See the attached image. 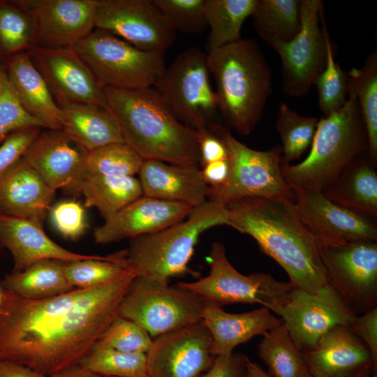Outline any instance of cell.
Segmentation results:
<instances>
[{
  "instance_id": "cell-39",
  "label": "cell",
  "mask_w": 377,
  "mask_h": 377,
  "mask_svg": "<svg viewBox=\"0 0 377 377\" xmlns=\"http://www.w3.org/2000/svg\"><path fill=\"white\" fill-rule=\"evenodd\" d=\"M79 364L102 377H148L146 353L123 352L97 343Z\"/></svg>"
},
{
  "instance_id": "cell-21",
  "label": "cell",
  "mask_w": 377,
  "mask_h": 377,
  "mask_svg": "<svg viewBox=\"0 0 377 377\" xmlns=\"http://www.w3.org/2000/svg\"><path fill=\"white\" fill-rule=\"evenodd\" d=\"M303 354L311 377H361L377 371L368 348L345 326L333 327Z\"/></svg>"
},
{
  "instance_id": "cell-6",
  "label": "cell",
  "mask_w": 377,
  "mask_h": 377,
  "mask_svg": "<svg viewBox=\"0 0 377 377\" xmlns=\"http://www.w3.org/2000/svg\"><path fill=\"white\" fill-rule=\"evenodd\" d=\"M230 226L225 204L207 200L193 208L183 221L160 231L131 239L128 262L137 276L168 283L171 277L191 274L197 276L188 263L200 235L207 230Z\"/></svg>"
},
{
  "instance_id": "cell-5",
  "label": "cell",
  "mask_w": 377,
  "mask_h": 377,
  "mask_svg": "<svg viewBox=\"0 0 377 377\" xmlns=\"http://www.w3.org/2000/svg\"><path fill=\"white\" fill-rule=\"evenodd\" d=\"M308 156L295 165L281 162L286 182L293 188L324 193L354 161L367 154L368 142L356 94L337 112L318 120Z\"/></svg>"
},
{
  "instance_id": "cell-46",
  "label": "cell",
  "mask_w": 377,
  "mask_h": 377,
  "mask_svg": "<svg viewBox=\"0 0 377 377\" xmlns=\"http://www.w3.org/2000/svg\"><path fill=\"white\" fill-rule=\"evenodd\" d=\"M40 128H29L10 134L0 145V177L17 160L36 137Z\"/></svg>"
},
{
  "instance_id": "cell-25",
  "label": "cell",
  "mask_w": 377,
  "mask_h": 377,
  "mask_svg": "<svg viewBox=\"0 0 377 377\" xmlns=\"http://www.w3.org/2000/svg\"><path fill=\"white\" fill-rule=\"evenodd\" d=\"M138 174L145 196L181 202L193 208L207 200L209 186L200 167L144 159Z\"/></svg>"
},
{
  "instance_id": "cell-27",
  "label": "cell",
  "mask_w": 377,
  "mask_h": 377,
  "mask_svg": "<svg viewBox=\"0 0 377 377\" xmlns=\"http://www.w3.org/2000/svg\"><path fill=\"white\" fill-rule=\"evenodd\" d=\"M8 81L24 109L46 128L62 129V112L28 52L14 54L8 64Z\"/></svg>"
},
{
  "instance_id": "cell-36",
  "label": "cell",
  "mask_w": 377,
  "mask_h": 377,
  "mask_svg": "<svg viewBox=\"0 0 377 377\" xmlns=\"http://www.w3.org/2000/svg\"><path fill=\"white\" fill-rule=\"evenodd\" d=\"M364 121L368 142L367 156L377 164V52L374 51L360 68L348 72Z\"/></svg>"
},
{
  "instance_id": "cell-44",
  "label": "cell",
  "mask_w": 377,
  "mask_h": 377,
  "mask_svg": "<svg viewBox=\"0 0 377 377\" xmlns=\"http://www.w3.org/2000/svg\"><path fill=\"white\" fill-rule=\"evenodd\" d=\"M36 127L45 126L24 109L5 73L0 86V142L13 132Z\"/></svg>"
},
{
  "instance_id": "cell-16",
  "label": "cell",
  "mask_w": 377,
  "mask_h": 377,
  "mask_svg": "<svg viewBox=\"0 0 377 377\" xmlns=\"http://www.w3.org/2000/svg\"><path fill=\"white\" fill-rule=\"evenodd\" d=\"M212 345L202 320L155 338L146 353L148 377H202L216 357Z\"/></svg>"
},
{
  "instance_id": "cell-52",
  "label": "cell",
  "mask_w": 377,
  "mask_h": 377,
  "mask_svg": "<svg viewBox=\"0 0 377 377\" xmlns=\"http://www.w3.org/2000/svg\"><path fill=\"white\" fill-rule=\"evenodd\" d=\"M50 377H102L80 364L74 365L61 371H59Z\"/></svg>"
},
{
  "instance_id": "cell-2",
  "label": "cell",
  "mask_w": 377,
  "mask_h": 377,
  "mask_svg": "<svg viewBox=\"0 0 377 377\" xmlns=\"http://www.w3.org/2000/svg\"><path fill=\"white\" fill-rule=\"evenodd\" d=\"M230 226L251 236L287 273L293 288L313 293L327 285L318 243L294 200L247 197L225 204Z\"/></svg>"
},
{
  "instance_id": "cell-40",
  "label": "cell",
  "mask_w": 377,
  "mask_h": 377,
  "mask_svg": "<svg viewBox=\"0 0 377 377\" xmlns=\"http://www.w3.org/2000/svg\"><path fill=\"white\" fill-rule=\"evenodd\" d=\"M314 84L317 88L319 109L323 117L337 112L345 105L350 90V77L334 59L330 34L327 36L325 67Z\"/></svg>"
},
{
  "instance_id": "cell-30",
  "label": "cell",
  "mask_w": 377,
  "mask_h": 377,
  "mask_svg": "<svg viewBox=\"0 0 377 377\" xmlns=\"http://www.w3.org/2000/svg\"><path fill=\"white\" fill-rule=\"evenodd\" d=\"M68 192L81 193L84 206L96 208L105 220L143 195L140 182L135 176H89Z\"/></svg>"
},
{
  "instance_id": "cell-13",
  "label": "cell",
  "mask_w": 377,
  "mask_h": 377,
  "mask_svg": "<svg viewBox=\"0 0 377 377\" xmlns=\"http://www.w3.org/2000/svg\"><path fill=\"white\" fill-rule=\"evenodd\" d=\"M301 28L288 42L269 44L281 60L282 87L292 97L306 95L325 67L327 36L322 1L302 0Z\"/></svg>"
},
{
  "instance_id": "cell-55",
  "label": "cell",
  "mask_w": 377,
  "mask_h": 377,
  "mask_svg": "<svg viewBox=\"0 0 377 377\" xmlns=\"http://www.w3.org/2000/svg\"><path fill=\"white\" fill-rule=\"evenodd\" d=\"M5 73L1 71V69L0 68V86H1V84L2 82V80H3V75H4Z\"/></svg>"
},
{
  "instance_id": "cell-54",
  "label": "cell",
  "mask_w": 377,
  "mask_h": 377,
  "mask_svg": "<svg viewBox=\"0 0 377 377\" xmlns=\"http://www.w3.org/2000/svg\"><path fill=\"white\" fill-rule=\"evenodd\" d=\"M361 377H377V373L371 371L363 375Z\"/></svg>"
},
{
  "instance_id": "cell-10",
  "label": "cell",
  "mask_w": 377,
  "mask_h": 377,
  "mask_svg": "<svg viewBox=\"0 0 377 377\" xmlns=\"http://www.w3.org/2000/svg\"><path fill=\"white\" fill-rule=\"evenodd\" d=\"M207 300L168 283L136 276L119 309V316L144 328L153 338L202 320Z\"/></svg>"
},
{
  "instance_id": "cell-15",
  "label": "cell",
  "mask_w": 377,
  "mask_h": 377,
  "mask_svg": "<svg viewBox=\"0 0 377 377\" xmlns=\"http://www.w3.org/2000/svg\"><path fill=\"white\" fill-rule=\"evenodd\" d=\"M278 316L303 353L314 348L329 330L348 327L357 316L329 284L313 293L293 288Z\"/></svg>"
},
{
  "instance_id": "cell-42",
  "label": "cell",
  "mask_w": 377,
  "mask_h": 377,
  "mask_svg": "<svg viewBox=\"0 0 377 377\" xmlns=\"http://www.w3.org/2000/svg\"><path fill=\"white\" fill-rule=\"evenodd\" d=\"M205 0H153L175 31L200 34L207 28Z\"/></svg>"
},
{
  "instance_id": "cell-51",
  "label": "cell",
  "mask_w": 377,
  "mask_h": 377,
  "mask_svg": "<svg viewBox=\"0 0 377 377\" xmlns=\"http://www.w3.org/2000/svg\"><path fill=\"white\" fill-rule=\"evenodd\" d=\"M0 377H45L24 365L0 360Z\"/></svg>"
},
{
  "instance_id": "cell-33",
  "label": "cell",
  "mask_w": 377,
  "mask_h": 377,
  "mask_svg": "<svg viewBox=\"0 0 377 377\" xmlns=\"http://www.w3.org/2000/svg\"><path fill=\"white\" fill-rule=\"evenodd\" d=\"M258 355L272 377H311L303 352L283 323L263 334Z\"/></svg>"
},
{
  "instance_id": "cell-7",
  "label": "cell",
  "mask_w": 377,
  "mask_h": 377,
  "mask_svg": "<svg viewBox=\"0 0 377 377\" xmlns=\"http://www.w3.org/2000/svg\"><path fill=\"white\" fill-rule=\"evenodd\" d=\"M71 48L102 87L153 88L166 68L164 52L139 50L99 29H94Z\"/></svg>"
},
{
  "instance_id": "cell-18",
  "label": "cell",
  "mask_w": 377,
  "mask_h": 377,
  "mask_svg": "<svg viewBox=\"0 0 377 377\" xmlns=\"http://www.w3.org/2000/svg\"><path fill=\"white\" fill-rule=\"evenodd\" d=\"M291 188L295 210L318 241L376 242V225L362 214L335 204L322 193Z\"/></svg>"
},
{
  "instance_id": "cell-12",
  "label": "cell",
  "mask_w": 377,
  "mask_h": 377,
  "mask_svg": "<svg viewBox=\"0 0 377 377\" xmlns=\"http://www.w3.org/2000/svg\"><path fill=\"white\" fill-rule=\"evenodd\" d=\"M318 243L327 283L348 307L357 316L376 308V242Z\"/></svg>"
},
{
  "instance_id": "cell-29",
  "label": "cell",
  "mask_w": 377,
  "mask_h": 377,
  "mask_svg": "<svg viewBox=\"0 0 377 377\" xmlns=\"http://www.w3.org/2000/svg\"><path fill=\"white\" fill-rule=\"evenodd\" d=\"M364 154L354 161L323 193L329 200L352 211L377 216V172Z\"/></svg>"
},
{
  "instance_id": "cell-20",
  "label": "cell",
  "mask_w": 377,
  "mask_h": 377,
  "mask_svg": "<svg viewBox=\"0 0 377 377\" xmlns=\"http://www.w3.org/2000/svg\"><path fill=\"white\" fill-rule=\"evenodd\" d=\"M193 209L186 204L142 195L96 227L94 240L106 244L154 233L184 220Z\"/></svg>"
},
{
  "instance_id": "cell-19",
  "label": "cell",
  "mask_w": 377,
  "mask_h": 377,
  "mask_svg": "<svg viewBox=\"0 0 377 377\" xmlns=\"http://www.w3.org/2000/svg\"><path fill=\"white\" fill-rule=\"evenodd\" d=\"M43 47H71L95 29L97 0H20Z\"/></svg>"
},
{
  "instance_id": "cell-49",
  "label": "cell",
  "mask_w": 377,
  "mask_h": 377,
  "mask_svg": "<svg viewBox=\"0 0 377 377\" xmlns=\"http://www.w3.org/2000/svg\"><path fill=\"white\" fill-rule=\"evenodd\" d=\"M242 353L216 356L210 369L202 377H246V361Z\"/></svg>"
},
{
  "instance_id": "cell-22",
  "label": "cell",
  "mask_w": 377,
  "mask_h": 377,
  "mask_svg": "<svg viewBox=\"0 0 377 377\" xmlns=\"http://www.w3.org/2000/svg\"><path fill=\"white\" fill-rule=\"evenodd\" d=\"M87 154L62 129L39 131L22 158L54 191L75 181Z\"/></svg>"
},
{
  "instance_id": "cell-11",
  "label": "cell",
  "mask_w": 377,
  "mask_h": 377,
  "mask_svg": "<svg viewBox=\"0 0 377 377\" xmlns=\"http://www.w3.org/2000/svg\"><path fill=\"white\" fill-rule=\"evenodd\" d=\"M216 128L228 149L231 173L224 186L209 187L208 200L223 204L247 197L294 200L293 191L281 172V147L274 146L267 151L255 150L237 140L220 125L216 124Z\"/></svg>"
},
{
  "instance_id": "cell-50",
  "label": "cell",
  "mask_w": 377,
  "mask_h": 377,
  "mask_svg": "<svg viewBox=\"0 0 377 377\" xmlns=\"http://www.w3.org/2000/svg\"><path fill=\"white\" fill-rule=\"evenodd\" d=\"M202 177L211 188L224 186L228 181L231 173V164L229 158L209 163L202 167Z\"/></svg>"
},
{
  "instance_id": "cell-41",
  "label": "cell",
  "mask_w": 377,
  "mask_h": 377,
  "mask_svg": "<svg viewBox=\"0 0 377 377\" xmlns=\"http://www.w3.org/2000/svg\"><path fill=\"white\" fill-rule=\"evenodd\" d=\"M13 2L0 4V48L16 54L36 41V29L31 16Z\"/></svg>"
},
{
  "instance_id": "cell-32",
  "label": "cell",
  "mask_w": 377,
  "mask_h": 377,
  "mask_svg": "<svg viewBox=\"0 0 377 377\" xmlns=\"http://www.w3.org/2000/svg\"><path fill=\"white\" fill-rule=\"evenodd\" d=\"M258 0H205V15L209 29L207 52L242 39L244 21L252 15Z\"/></svg>"
},
{
  "instance_id": "cell-35",
  "label": "cell",
  "mask_w": 377,
  "mask_h": 377,
  "mask_svg": "<svg viewBox=\"0 0 377 377\" xmlns=\"http://www.w3.org/2000/svg\"><path fill=\"white\" fill-rule=\"evenodd\" d=\"M133 272L128 260L127 249L64 264V274L68 282L78 289L101 286Z\"/></svg>"
},
{
  "instance_id": "cell-4",
  "label": "cell",
  "mask_w": 377,
  "mask_h": 377,
  "mask_svg": "<svg viewBox=\"0 0 377 377\" xmlns=\"http://www.w3.org/2000/svg\"><path fill=\"white\" fill-rule=\"evenodd\" d=\"M219 111L237 133L250 134L272 91V72L258 45L243 39L207 53Z\"/></svg>"
},
{
  "instance_id": "cell-26",
  "label": "cell",
  "mask_w": 377,
  "mask_h": 377,
  "mask_svg": "<svg viewBox=\"0 0 377 377\" xmlns=\"http://www.w3.org/2000/svg\"><path fill=\"white\" fill-rule=\"evenodd\" d=\"M271 311L262 306L247 312L231 313L221 305L207 301L202 321L212 335V355H229L239 344L281 325L283 320Z\"/></svg>"
},
{
  "instance_id": "cell-1",
  "label": "cell",
  "mask_w": 377,
  "mask_h": 377,
  "mask_svg": "<svg viewBox=\"0 0 377 377\" xmlns=\"http://www.w3.org/2000/svg\"><path fill=\"white\" fill-rule=\"evenodd\" d=\"M136 276L133 272L101 286L43 300L1 288L0 360L45 377L79 364L119 316Z\"/></svg>"
},
{
  "instance_id": "cell-3",
  "label": "cell",
  "mask_w": 377,
  "mask_h": 377,
  "mask_svg": "<svg viewBox=\"0 0 377 377\" xmlns=\"http://www.w3.org/2000/svg\"><path fill=\"white\" fill-rule=\"evenodd\" d=\"M103 90L124 142L143 159L200 167L197 131L179 121L155 89Z\"/></svg>"
},
{
  "instance_id": "cell-23",
  "label": "cell",
  "mask_w": 377,
  "mask_h": 377,
  "mask_svg": "<svg viewBox=\"0 0 377 377\" xmlns=\"http://www.w3.org/2000/svg\"><path fill=\"white\" fill-rule=\"evenodd\" d=\"M42 227L29 219L0 214V245L10 251L13 272L22 271L44 260L71 263L97 256L78 253L61 246L45 234Z\"/></svg>"
},
{
  "instance_id": "cell-24",
  "label": "cell",
  "mask_w": 377,
  "mask_h": 377,
  "mask_svg": "<svg viewBox=\"0 0 377 377\" xmlns=\"http://www.w3.org/2000/svg\"><path fill=\"white\" fill-rule=\"evenodd\" d=\"M54 193L20 158L0 177V214L43 225Z\"/></svg>"
},
{
  "instance_id": "cell-47",
  "label": "cell",
  "mask_w": 377,
  "mask_h": 377,
  "mask_svg": "<svg viewBox=\"0 0 377 377\" xmlns=\"http://www.w3.org/2000/svg\"><path fill=\"white\" fill-rule=\"evenodd\" d=\"M200 153V165L229 158L225 141L216 128V124L197 131Z\"/></svg>"
},
{
  "instance_id": "cell-37",
  "label": "cell",
  "mask_w": 377,
  "mask_h": 377,
  "mask_svg": "<svg viewBox=\"0 0 377 377\" xmlns=\"http://www.w3.org/2000/svg\"><path fill=\"white\" fill-rule=\"evenodd\" d=\"M143 158L125 143H112L87 152L79 174L68 191L77 182L89 176H134Z\"/></svg>"
},
{
  "instance_id": "cell-43",
  "label": "cell",
  "mask_w": 377,
  "mask_h": 377,
  "mask_svg": "<svg viewBox=\"0 0 377 377\" xmlns=\"http://www.w3.org/2000/svg\"><path fill=\"white\" fill-rule=\"evenodd\" d=\"M152 341L149 333L140 325L118 316L96 343L123 352L147 353Z\"/></svg>"
},
{
  "instance_id": "cell-56",
  "label": "cell",
  "mask_w": 377,
  "mask_h": 377,
  "mask_svg": "<svg viewBox=\"0 0 377 377\" xmlns=\"http://www.w3.org/2000/svg\"><path fill=\"white\" fill-rule=\"evenodd\" d=\"M1 299H2V293H1V290L0 288V304L1 302Z\"/></svg>"
},
{
  "instance_id": "cell-31",
  "label": "cell",
  "mask_w": 377,
  "mask_h": 377,
  "mask_svg": "<svg viewBox=\"0 0 377 377\" xmlns=\"http://www.w3.org/2000/svg\"><path fill=\"white\" fill-rule=\"evenodd\" d=\"M65 263L54 260L38 261L20 272L5 276L1 288L29 300H43L73 289L64 274Z\"/></svg>"
},
{
  "instance_id": "cell-14",
  "label": "cell",
  "mask_w": 377,
  "mask_h": 377,
  "mask_svg": "<svg viewBox=\"0 0 377 377\" xmlns=\"http://www.w3.org/2000/svg\"><path fill=\"white\" fill-rule=\"evenodd\" d=\"M95 29L148 52H165L176 36L153 0H97Z\"/></svg>"
},
{
  "instance_id": "cell-45",
  "label": "cell",
  "mask_w": 377,
  "mask_h": 377,
  "mask_svg": "<svg viewBox=\"0 0 377 377\" xmlns=\"http://www.w3.org/2000/svg\"><path fill=\"white\" fill-rule=\"evenodd\" d=\"M50 210L54 227L66 238L75 240L88 227L84 207L76 200L61 201Z\"/></svg>"
},
{
  "instance_id": "cell-34",
  "label": "cell",
  "mask_w": 377,
  "mask_h": 377,
  "mask_svg": "<svg viewBox=\"0 0 377 377\" xmlns=\"http://www.w3.org/2000/svg\"><path fill=\"white\" fill-rule=\"evenodd\" d=\"M302 0H258L252 14L256 33L267 44L288 42L301 28Z\"/></svg>"
},
{
  "instance_id": "cell-48",
  "label": "cell",
  "mask_w": 377,
  "mask_h": 377,
  "mask_svg": "<svg viewBox=\"0 0 377 377\" xmlns=\"http://www.w3.org/2000/svg\"><path fill=\"white\" fill-rule=\"evenodd\" d=\"M347 327L368 348L377 370V307L357 316Z\"/></svg>"
},
{
  "instance_id": "cell-17",
  "label": "cell",
  "mask_w": 377,
  "mask_h": 377,
  "mask_svg": "<svg viewBox=\"0 0 377 377\" xmlns=\"http://www.w3.org/2000/svg\"><path fill=\"white\" fill-rule=\"evenodd\" d=\"M28 54L59 106L89 103L108 108L103 87L71 47H36Z\"/></svg>"
},
{
  "instance_id": "cell-9",
  "label": "cell",
  "mask_w": 377,
  "mask_h": 377,
  "mask_svg": "<svg viewBox=\"0 0 377 377\" xmlns=\"http://www.w3.org/2000/svg\"><path fill=\"white\" fill-rule=\"evenodd\" d=\"M209 75L207 53L191 47L166 67L154 87L177 119L195 131L214 124L219 111Z\"/></svg>"
},
{
  "instance_id": "cell-8",
  "label": "cell",
  "mask_w": 377,
  "mask_h": 377,
  "mask_svg": "<svg viewBox=\"0 0 377 377\" xmlns=\"http://www.w3.org/2000/svg\"><path fill=\"white\" fill-rule=\"evenodd\" d=\"M207 260L210 267L208 275L193 282H179L176 286L221 306L256 303L277 315L293 289L290 281H277L269 274H241L228 260L222 243L212 244Z\"/></svg>"
},
{
  "instance_id": "cell-38",
  "label": "cell",
  "mask_w": 377,
  "mask_h": 377,
  "mask_svg": "<svg viewBox=\"0 0 377 377\" xmlns=\"http://www.w3.org/2000/svg\"><path fill=\"white\" fill-rule=\"evenodd\" d=\"M318 120L299 114L286 103L279 105L276 128L282 142L283 163L298 160L311 147Z\"/></svg>"
},
{
  "instance_id": "cell-53",
  "label": "cell",
  "mask_w": 377,
  "mask_h": 377,
  "mask_svg": "<svg viewBox=\"0 0 377 377\" xmlns=\"http://www.w3.org/2000/svg\"><path fill=\"white\" fill-rule=\"evenodd\" d=\"M246 377H272L257 363L249 358L246 361Z\"/></svg>"
},
{
  "instance_id": "cell-28",
  "label": "cell",
  "mask_w": 377,
  "mask_h": 377,
  "mask_svg": "<svg viewBox=\"0 0 377 377\" xmlns=\"http://www.w3.org/2000/svg\"><path fill=\"white\" fill-rule=\"evenodd\" d=\"M62 130L86 151L124 143L117 121L108 108L89 103L59 106Z\"/></svg>"
}]
</instances>
